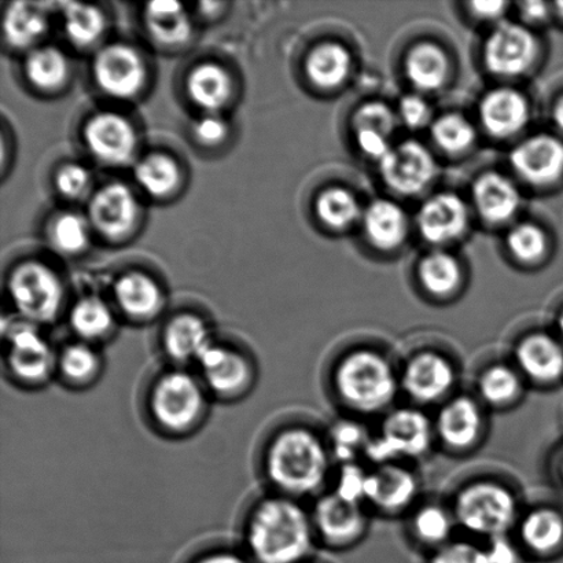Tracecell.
<instances>
[{
	"instance_id": "8d00e7d4",
	"label": "cell",
	"mask_w": 563,
	"mask_h": 563,
	"mask_svg": "<svg viewBox=\"0 0 563 563\" xmlns=\"http://www.w3.org/2000/svg\"><path fill=\"white\" fill-rule=\"evenodd\" d=\"M46 19L41 10L30 3L16 2L10 5L4 16L5 37L14 47H30L46 31Z\"/></svg>"
},
{
	"instance_id": "f907efd6",
	"label": "cell",
	"mask_w": 563,
	"mask_h": 563,
	"mask_svg": "<svg viewBox=\"0 0 563 563\" xmlns=\"http://www.w3.org/2000/svg\"><path fill=\"white\" fill-rule=\"evenodd\" d=\"M399 113L405 124L410 129H422L430 120V109L427 101L419 96H407L401 99Z\"/></svg>"
},
{
	"instance_id": "836d02e7",
	"label": "cell",
	"mask_w": 563,
	"mask_h": 563,
	"mask_svg": "<svg viewBox=\"0 0 563 563\" xmlns=\"http://www.w3.org/2000/svg\"><path fill=\"white\" fill-rule=\"evenodd\" d=\"M418 277L429 295L444 298L457 290L462 273L460 264L449 253L434 252L422 258L418 267Z\"/></svg>"
},
{
	"instance_id": "83f0119b",
	"label": "cell",
	"mask_w": 563,
	"mask_h": 563,
	"mask_svg": "<svg viewBox=\"0 0 563 563\" xmlns=\"http://www.w3.org/2000/svg\"><path fill=\"white\" fill-rule=\"evenodd\" d=\"M306 69L312 85L333 90L344 85L351 74V54L339 43L320 44L308 55Z\"/></svg>"
},
{
	"instance_id": "c3c4849f",
	"label": "cell",
	"mask_w": 563,
	"mask_h": 563,
	"mask_svg": "<svg viewBox=\"0 0 563 563\" xmlns=\"http://www.w3.org/2000/svg\"><path fill=\"white\" fill-rule=\"evenodd\" d=\"M429 563H488L485 556L484 548L465 542V540H455L438 550H434Z\"/></svg>"
},
{
	"instance_id": "ffe728a7",
	"label": "cell",
	"mask_w": 563,
	"mask_h": 563,
	"mask_svg": "<svg viewBox=\"0 0 563 563\" xmlns=\"http://www.w3.org/2000/svg\"><path fill=\"white\" fill-rule=\"evenodd\" d=\"M419 494L417 474L399 463L377 466L368 474L367 504L378 510L396 512L407 509Z\"/></svg>"
},
{
	"instance_id": "9f6ffc18",
	"label": "cell",
	"mask_w": 563,
	"mask_h": 563,
	"mask_svg": "<svg viewBox=\"0 0 563 563\" xmlns=\"http://www.w3.org/2000/svg\"><path fill=\"white\" fill-rule=\"evenodd\" d=\"M522 14L529 20L540 21L548 15V4L543 2L521 3Z\"/></svg>"
},
{
	"instance_id": "7402d4cb",
	"label": "cell",
	"mask_w": 563,
	"mask_h": 563,
	"mask_svg": "<svg viewBox=\"0 0 563 563\" xmlns=\"http://www.w3.org/2000/svg\"><path fill=\"white\" fill-rule=\"evenodd\" d=\"M479 119L488 134L509 137L526 129L529 104L526 97L511 88H499L487 93L479 104Z\"/></svg>"
},
{
	"instance_id": "4fadbf2b",
	"label": "cell",
	"mask_w": 563,
	"mask_h": 563,
	"mask_svg": "<svg viewBox=\"0 0 563 563\" xmlns=\"http://www.w3.org/2000/svg\"><path fill=\"white\" fill-rule=\"evenodd\" d=\"M93 76L103 92L114 98H131L142 90L145 65L140 54L125 44L101 49L93 60Z\"/></svg>"
},
{
	"instance_id": "ab89813d",
	"label": "cell",
	"mask_w": 563,
	"mask_h": 563,
	"mask_svg": "<svg viewBox=\"0 0 563 563\" xmlns=\"http://www.w3.org/2000/svg\"><path fill=\"white\" fill-rule=\"evenodd\" d=\"M357 198L350 190L333 187L324 190L317 200V214L329 229L344 230L361 217Z\"/></svg>"
},
{
	"instance_id": "cb8c5ba5",
	"label": "cell",
	"mask_w": 563,
	"mask_h": 563,
	"mask_svg": "<svg viewBox=\"0 0 563 563\" xmlns=\"http://www.w3.org/2000/svg\"><path fill=\"white\" fill-rule=\"evenodd\" d=\"M474 206L485 222L500 224L515 217L520 195L510 179L498 173H487L474 181Z\"/></svg>"
},
{
	"instance_id": "6f0895ef",
	"label": "cell",
	"mask_w": 563,
	"mask_h": 563,
	"mask_svg": "<svg viewBox=\"0 0 563 563\" xmlns=\"http://www.w3.org/2000/svg\"><path fill=\"white\" fill-rule=\"evenodd\" d=\"M553 115L556 126L563 131V97L556 102Z\"/></svg>"
},
{
	"instance_id": "7c38bea8",
	"label": "cell",
	"mask_w": 563,
	"mask_h": 563,
	"mask_svg": "<svg viewBox=\"0 0 563 563\" xmlns=\"http://www.w3.org/2000/svg\"><path fill=\"white\" fill-rule=\"evenodd\" d=\"M202 383L212 394L233 399L244 394L253 380L250 358L235 347L213 341L198 358Z\"/></svg>"
},
{
	"instance_id": "1f68e13d",
	"label": "cell",
	"mask_w": 563,
	"mask_h": 563,
	"mask_svg": "<svg viewBox=\"0 0 563 563\" xmlns=\"http://www.w3.org/2000/svg\"><path fill=\"white\" fill-rule=\"evenodd\" d=\"M187 92L198 107L213 112L224 107L231 93L228 71L217 64H202L191 70Z\"/></svg>"
},
{
	"instance_id": "60d3db41",
	"label": "cell",
	"mask_w": 563,
	"mask_h": 563,
	"mask_svg": "<svg viewBox=\"0 0 563 563\" xmlns=\"http://www.w3.org/2000/svg\"><path fill=\"white\" fill-rule=\"evenodd\" d=\"M103 30L104 16L101 10L90 4H66L65 31L75 46H91L101 37Z\"/></svg>"
},
{
	"instance_id": "816d5d0a",
	"label": "cell",
	"mask_w": 563,
	"mask_h": 563,
	"mask_svg": "<svg viewBox=\"0 0 563 563\" xmlns=\"http://www.w3.org/2000/svg\"><path fill=\"white\" fill-rule=\"evenodd\" d=\"M228 124L223 119L217 115H207V118L197 121L195 135L203 145H218L228 136Z\"/></svg>"
},
{
	"instance_id": "44dd1931",
	"label": "cell",
	"mask_w": 563,
	"mask_h": 563,
	"mask_svg": "<svg viewBox=\"0 0 563 563\" xmlns=\"http://www.w3.org/2000/svg\"><path fill=\"white\" fill-rule=\"evenodd\" d=\"M468 213L465 202L451 192L429 198L418 213V228L424 240L446 244L460 239L466 230Z\"/></svg>"
},
{
	"instance_id": "5bb4252c",
	"label": "cell",
	"mask_w": 563,
	"mask_h": 563,
	"mask_svg": "<svg viewBox=\"0 0 563 563\" xmlns=\"http://www.w3.org/2000/svg\"><path fill=\"white\" fill-rule=\"evenodd\" d=\"M484 423V411L478 400L460 395L446 400L441 407L434 421V432L446 449L465 452L482 440Z\"/></svg>"
},
{
	"instance_id": "f1b7e54d",
	"label": "cell",
	"mask_w": 563,
	"mask_h": 563,
	"mask_svg": "<svg viewBox=\"0 0 563 563\" xmlns=\"http://www.w3.org/2000/svg\"><path fill=\"white\" fill-rule=\"evenodd\" d=\"M450 64L445 53L433 43H421L406 58V75L421 91L439 90L449 77Z\"/></svg>"
},
{
	"instance_id": "d6986e66",
	"label": "cell",
	"mask_w": 563,
	"mask_h": 563,
	"mask_svg": "<svg viewBox=\"0 0 563 563\" xmlns=\"http://www.w3.org/2000/svg\"><path fill=\"white\" fill-rule=\"evenodd\" d=\"M137 202L125 185L104 186L92 197L90 218L93 228L110 240L129 234L136 222Z\"/></svg>"
},
{
	"instance_id": "52a82bcc",
	"label": "cell",
	"mask_w": 563,
	"mask_h": 563,
	"mask_svg": "<svg viewBox=\"0 0 563 563\" xmlns=\"http://www.w3.org/2000/svg\"><path fill=\"white\" fill-rule=\"evenodd\" d=\"M11 301L16 311L33 324L57 319L64 302V287L52 269L41 263L16 267L9 280Z\"/></svg>"
},
{
	"instance_id": "e0dca14e",
	"label": "cell",
	"mask_w": 563,
	"mask_h": 563,
	"mask_svg": "<svg viewBox=\"0 0 563 563\" xmlns=\"http://www.w3.org/2000/svg\"><path fill=\"white\" fill-rule=\"evenodd\" d=\"M510 162L529 185H553L563 175V142L550 135H534L512 151Z\"/></svg>"
},
{
	"instance_id": "b9f144b4",
	"label": "cell",
	"mask_w": 563,
	"mask_h": 563,
	"mask_svg": "<svg viewBox=\"0 0 563 563\" xmlns=\"http://www.w3.org/2000/svg\"><path fill=\"white\" fill-rule=\"evenodd\" d=\"M372 435L363 424L355 421H340L330 430L329 450L331 457L341 465L356 463L357 456L366 452Z\"/></svg>"
},
{
	"instance_id": "603a6c76",
	"label": "cell",
	"mask_w": 563,
	"mask_h": 563,
	"mask_svg": "<svg viewBox=\"0 0 563 563\" xmlns=\"http://www.w3.org/2000/svg\"><path fill=\"white\" fill-rule=\"evenodd\" d=\"M163 350L174 362H198L202 353L212 345L211 329L196 313H179L165 324Z\"/></svg>"
},
{
	"instance_id": "11a10c76",
	"label": "cell",
	"mask_w": 563,
	"mask_h": 563,
	"mask_svg": "<svg viewBox=\"0 0 563 563\" xmlns=\"http://www.w3.org/2000/svg\"><path fill=\"white\" fill-rule=\"evenodd\" d=\"M473 13L482 16V19H498L504 13L507 4L505 2H474L471 3Z\"/></svg>"
},
{
	"instance_id": "6da1fadb",
	"label": "cell",
	"mask_w": 563,
	"mask_h": 563,
	"mask_svg": "<svg viewBox=\"0 0 563 563\" xmlns=\"http://www.w3.org/2000/svg\"><path fill=\"white\" fill-rule=\"evenodd\" d=\"M313 521L289 496L257 501L247 517L245 538L256 563H301L311 554Z\"/></svg>"
},
{
	"instance_id": "4316f807",
	"label": "cell",
	"mask_w": 563,
	"mask_h": 563,
	"mask_svg": "<svg viewBox=\"0 0 563 563\" xmlns=\"http://www.w3.org/2000/svg\"><path fill=\"white\" fill-rule=\"evenodd\" d=\"M363 222L367 239L380 251H394L406 239L407 217L395 202L374 201L364 212Z\"/></svg>"
},
{
	"instance_id": "db71d44e",
	"label": "cell",
	"mask_w": 563,
	"mask_h": 563,
	"mask_svg": "<svg viewBox=\"0 0 563 563\" xmlns=\"http://www.w3.org/2000/svg\"><path fill=\"white\" fill-rule=\"evenodd\" d=\"M191 563H252L235 551L231 550H213L209 553L198 556Z\"/></svg>"
},
{
	"instance_id": "9a60e30c",
	"label": "cell",
	"mask_w": 563,
	"mask_h": 563,
	"mask_svg": "<svg viewBox=\"0 0 563 563\" xmlns=\"http://www.w3.org/2000/svg\"><path fill=\"white\" fill-rule=\"evenodd\" d=\"M516 368L523 378L540 386L563 377V342L544 331L523 335L515 347Z\"/></svg>"
},
{
	"instance_id": "91938a15",
	"label": "cell",
	"mask_w": 563,
	"mask_h": 563,
	"mask_svg": "<svg viewBox=\"0 0 563 563\" xmlns=\"http://www.w3.org/2000/svg\"><path fill=\"white\" fill-rule=\"evenodd\" d=\"M556 9H559V13L560 15L563 16V2H559L556 3Z\"/></svg>"
},
{
	"instance_id": "30bf717a",
	"label": "cell",
	"mask_w": 563,
	"mask_h": 563,
	"mask_svg": "<svg viewBox=\"0 0 563 563\" xmlns=\"http://www.w3.org/2000/svg\"><path fill=\"white\" fill-rule=\"evenodd\" d=\"M538 57V41L526 26L505 22L485 42L484 63L490 74L515 77L526 74Z\"/></svg>"
},
{
	"instance_id": "74e56055",
	"label": "cell",
	"mask_w": 563,
	"mask_h": 563,
	"mask_svg": "<svg viewBox=\"0 0 563 563\" xmlns=\"http://www.w3.org/2000/svg\"><path fill=\"white\" fill-rule=\"evenodd\" d=\"M179 168L165 154H151L135 167V179L153 197H167L179 184Z\"/></svg>"
},
{
	"instance_id": "5b68a950",
	"label": "cell",
	"mask_w": 563,
	"mask_h": 563,
	"mask_svg": "<svg viewBox=\"0 0 563 563\" xmlns=\"http://www.w3.org/2000/svg\"><path fill=\"white\" fill-rule=\"evenodd\" d=\"M147 405L157 428L174 434L187 433L206 413V388L195 375L169 369L154 380Z\"/></svg>"
},
{
	"instance_id": "94428289",
	"label": "cell",
	"mask_w": 563,
	"mask_h": 563,
	"mask_svg": "<svg viewBox=\"0 0 563 563\" xmlns=\"http://www.w3.org/2000/svg\"><path fill=\"white\" fill-rule=\"evenodd\" d=\"M560 474L563 479V457H562L561 465H560Z\"/></svg>"
},
{
	"instance_id": "f6af8a7d",
	"label": "cell",
	"mask_w": 563,
	"mask_h": 563,
	"mask_svg": "<svg viewBox=\"0 0 563 563\" xmlns=\"http://www.w3.org/2000/svg\"><path fill=\"white\" fill-rule=\"evenodd\" d=\"M49 239L58 251L79 253L88 244V225L86 220L76 213H64L54 220L49 228Z\"/></svg>"
},
{
	"instance_id": "d6a6232c",
	"label": "cell",
	"mask_w": 563,
	"mask_h": 563,
	"mask_svg": "<svg viewBox=\"0 0 563 563\" xmlns=\"http://www.w3.org/2000/svg\"><path fill=\"white\" fill-rule=\"evenodd\" d=\"M69 323L80 341L98 342L113 330L112 309L99 297H85L75 303L69 314Z\"/></svg>"
},
{
	"instance_id": "3957f363",
	"label": "cell",
	"mask_w": 563,
	"mask_h": 563,
	"mask_svg": "<svg viewBox=\"0 0 563 563\" xmlns=\"http://www.w3.org/2000/svg\"><path fill=\"white\" fill-rule=\"evenodd\" d=\"M331 379L342 405L358 413L384 411L401 388L394 364L373 347H355L344 353Z\"/></svg>"
},
{
	"instance_id": "277c9868",
	"label": "cell",
	"mask_w": 563,
	"mask_h": 563,
	"mask_svg": "<svg viewBox=\"0 0 563 563\" xmlns=\"http://www.w3.org/2000/svg\"><path fill=\"white\" fill-rule=\"evenodd\" d=\"M452 512L457 526L488 540L507 537L520 521L516 494L495 479H478L461 488Z\"/></svg>"
},
{
	"instance_id": "7dc6e473",
	"label": "cell",
	"mask_w": 563,
	"mask_h": 563,
	"mask_svg": "<svg viewBox=\"0 0 563 563\" xmlns=\"http://www.w3.org/2000/svg\"><path fill=\"white\" fill-rule=\"evenodd\" d=\"M368 474L357 462L341 465L333 493L350 504L363 506L367 500Z\"/></svg>"
},
{
	"instance_id": "4dcf8cb0",
	"label": "cell",
	"mask_w": 563,
	"mask_h": 563,
	"mask_svg": "<svg viewBox=\"0 0 563 563\" xmlns=\"http://www.w3.org/2000/svg\"><path fill=\"white\" fill-rule=\"evenodd\" d=\"M148 32L158 43L176 46L190 37L191 22L184 5L170 0L148 3L145 11Z\"/></svg>"
},
{
	"instance_id": "680465c9",
	"label": "cell",
	"mask_w": 563,
	"mask_h": 563,
	"mask_svg": "<svg viewBox=\"0 0 563 563\" xmlns=\"http://www.w3.org/2000/svg\"><path fill=\"white\" fill-rule=\"evenodd\" d=\"M556 328H559L560 339L563 342V311L560 313L559 320H556Z\"/></svg>"
},
{
	"instance_id": "bcb514c9",
	"label": "cell",
	"mask_w": 563,
	"mask_h": 563,
	"mask_svg": "<svg viewBox=\"0 0 563 563\" xmlns=\"http://www.w3.org/2000/svg\"><path fill=\"white\" fill-rule=\"evenodd\" d=\"M396 119L394 112L385 103L368 102L357 109L353 115L352 126L356 134H369L390 140L395 130Z\"/></svg>"
},
{
	"instance_id": "ee69618b",
	"label": "cell",
	"mask_w": 563,
	"mask_h": 563,
	"mask_svg": "<svg viewBox=\"0 0 563 563\" xmlns=\"http://www.w3.org/2000/svg\"><path fill=\"white\" fill-rule=\"evenodd\" d=\"M507 247L522 263H537L548 251V236L538 225L523 223L507 235Z\"/></svg>"
},
{
	"instance_id": "d590c367",
	"label": "cell",
	"mask_w": 563,
	"mask_h": 563,
	"mask_svg": "<svg viewBox=\"0 0 563 563\" xmlns=\"http://www.w3.org/2000/svg\"><path fill=\"white\" fill-rule=\"evenodd\" d=\"M57 369L66 383L81 386L92 383L101 369L96 347L85 341L70 342L58 353Z\"/></svg>"
},
{
	"instance_id": "7a4b0ae2",
	"label": "cell",
	"mask_w": 563,
	"mask_h": 563,
	"mask_svg": "<svg viewBox=\"0 0 563 563\" xmlns=\"http://www.w3.org/2000/svg\"><path fill=\"white\" fill-rule=\"evenodd\" d=\"M329 445L312 429L290 424L277 430L263 455L264 473L279 495H312L323 487L330 471Z\"/></svg>"
},
{
	"instance_id": "2e32d148",
	"label": "cell",
	"mask_w": 563,
	"mask_h": 563,
	"mask_svg": "<svg viewBox=\"0 0 563 563\" xmlns=\"http://www.w3.org/2000/svg\"><path fill=\"white\" fill-rule=\"evenodd\" d=\"M314 532L331 545H347L363 537L367 517L363 507L341 499L334 493L320 496L313 507Z\"/></svg>"
},
{
	"instance_id": "8fae6325",
	"label": "cell",
	"mask_w": 563,
	"mask_h": 563,
	"mask_svg": "<svg viewBox=\"0 0 563 563\" xmlns=\"http://www.w3.org/2000/svg\"><path fill=\"white\" fill-rule=\"evenodd\" d=\"M379 164L385 184L405 196L421 192L438 173L432 153L417 141H406L391 147Z\"/></svg>"
},
{
	"instance_id": "f35d334b",
	"label": "cell",
	"mask_w": 563,
	"mask_h": 563,
	"mask_svg": "<svg viewBox=\"0 0 563 563\" xmlns=\"http://www.w3.org/2000/svg\"><path fill=\"white\" fill-rule=\"evenodd\" d=\"M25 74L41 90H57L68 77V60L57 48H38L26 58Z\"/></svg>"
},
{
	"instance_id": "681fc988",
	"label": "cell",
	"mask_w": 563,
	"mask_h": 563,
	"mask_svg": "<svg viewBox=\"0 0 563 563\" xmlns=\"http://www.w3.org/2000/svg\"><path fill=\"white\" fill-rule=\"evenodd\" d=\"M90 185V173L80 164H66L58 170L57 187L60 195L79 198Z\"/></svg>"
},
{
	"instance_id": "484cf974",
	"label": "cell",
	"mask_w": 563,
	"mask_h": 563,
	"mask_svg": "<svg viewBox=\"0 0 563 563\" xmlns=\"http://www.w3.org/2000/svg\"><path fill=\"white\" fill-rule=\"evenodd\" d=\"M114 297L126 317L141 322L156 318L164 301L156 282L141 273L125 274L115 282Z\"/></svg>"
},
{
	"instance_id": "7bdbcfd3",
	"label": "cell",
	"mask_w": 563,
	"mask_h": 563,
	"mask_svg": "<svg viewBox=\"0 0 563 563\" xmlns=\"http://www.w3.org/2000/svg\"><path fill=\"white\" fill-rule=\"evenodd\" d=\"M432 136L444 152L460 154L473 145L476 140V131L463 115L452 113L434 121Z\"/></svg>"
},
{
	"instance_id": "f546056e",
	"label": "cell",
	"mask_w": 563,
	"mask_h": 563,
	"mask_svg": "<svg viewBox=\"0 0 563 563\" xmlns=\"http://www.w3.org/2000/svg\"><path fill=\"white\" fill-rule=\"evenodd\" d=\"M523 377L516 366L495 363L479 374L477 390L479 399L494 408H506L515 405L522 394Z\"/></svg>"
},
{
	"instance_id": "d4e9b609",
	"label": "cell",
	"mask_w": 563,
	"mask_h": 563,
	"mask_svg": "<svg viewBox=\"0 0 563 563\" xmlns=\"http://www.w3.org/2000/svg\"><path fill=\"white\" fill-rule=\"evenodd\" d=\"M518 534L529 553L554 555L563 548V516L551 507H538L520 518Z\"/></svg>"
},
{
	"instance_id": "f5cc1de1",
	"label": "cell",
	"mask_w": 563,
	"mask_h": 563,
	"mask_svg": "<svg viewBox=\"0 0 563 563\" xmlns=\"http://www.w3.org/2000/svg\"><path fill=\"white\" fill-rule=\"evenodd\" d=\"M488 563H521V553L507 537L488 540L484 548Z\"/></svg>"
},
{
	"instance_id": "e575fe53",
	"label": "cell",
	"mask_w": 563,
	"mask_h": 563,
	"mask_svg": "<svg viewBox=\"0 0 563 563\" xmlns=\"http://www.w3.org/2000/svg\"><path fill=\"white\" fill-rule=\"evenodd\" d=\"M455 517L452 510L444 506L430 504L419 507L412 517L411 527L413 537L419 543L434 548H443L450 543L451 534L454 532Z\"/></svg>"
},
{
	"instance_id": "8992f818",
	"label": "cell",
	"mask_w": 563,
	"mask_h": 563,
	"mask_svg": "<svg viewBox=\"0 0 563 563\" xmlns=\"http://www.w3.org/2000/svg\"><path fill=\"white\" fill-rule=\"evenodd\" d=\"M434 434V422L427 413L413 407L397 408L385 418L379 433L372 435L364 455L377 466L416 460L430 450Z\"/></svg>"
},
{
	"instance_id": "ba28073f",
	"label": "cell",
	"mask_w": 563,
	"mask_h": 563,
	"mask_svg": "<svg viewBox=\"0 0 563 563\" xmlns=\"http://www.w3.org/2000/svg\"><path fill=\"white\" fill-rule=\"evenodd\" d=\"M5 345V363L11 377L20 384L43 385L57 372L58 353L36 324L22 322L11 325Z\"/></svg>"
},
{
	"instance_id": "9c48e42d",
	"label": "cell",
	"mask_w": 563,
	"mask_h": 563,
	"mask_svg": "<svg viewBox=\"0 0 563 563\" xmlns=\"http://www.w3.org/2000/svg\"><path fill=\"white\" fill-rule=\"evenodd\" d=\"M456 384V368L444 353L424 350L413 353L400 374V386L419 405L445 399Z\"/></svg>"
},
{
	"instance_id": "ac0fdd59",
	"label": "cell",
	"mask_w": 563,
	"mask_h": 563,
	"mask_svg": "<svg viewBox=\"0 0 563 563\" xmlns=\"http://www.w3.org/2000/svg\"><path fill=\"white\" fill-rule=\"evenodd\" d=\"M87 147L104 164L129 163L136 147L134 126L118 113H99L88 121L85 131Z\"/></svg>"
}]
</instances>
